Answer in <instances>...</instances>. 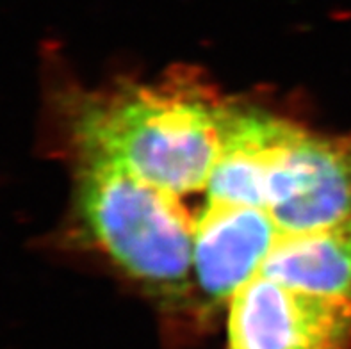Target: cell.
Instances as JSON below:
<instances>
[{"mask_svg":"<svg viewBox=\"0 0 351 349\" xmlns=\"http://www.w3.org/2000/svg\"><path fill=\"white\" fill-rule=\"evenodd\" d=\"M232 106L193 77L58 97L56 116L77 155L114 160L154 186L187 195L205 187Z\"/></svg>","mask_w":351,"mask_h":349,"instance_id":"obj_1","label":"cell"},{"mask_svg":"<svg viewBox=\"0 0 351 349\" xmlns=\"http://www.w3.org/2000/svg\"><path fill=\"white\" fill-rule=\"evenodd\" d=\"M73 207L91 241L134 280L160 292L186 287L196 223L175 193L114 160L77 155Z\"/></svg>","mask_w":351,"mask_h":349,"instance_id":"obj_2","label":"cell"},{"mask_svg":"<svg viewBox=\"0 0 351 349\" xmlns=\"http://www.w3.org/2000/svg\"><path fill=\"white\" fill-rule=\"evenodd\" d=\"M227 349H351V298L257 274L228 300Z\"/></svg>","mask_w":351,"mask_h":349,"instance_id":"obj_3","label":"cell"},{"mask_svg":"<svg viewBox=\"0 0 351 349\" xmlns=\"http://www.w3.org/2000/svg\"><path fill=\"white\" fill-rule=\"evenodd\" d=\"M267 213L284 234H303L351 217V132H305L269 186Z\"/></svg>","mask_w":351,"mask_h":349,"instance_id":"obj_4","label":"cell"},{"mask_svg":"<svg viewBox=\"0 0 351 349\" xmlns=\"http://www.w3.org/2000/svg\"><path fill=\"white\" fill-rule=\"evenodd\" d=\"M282 235L266 208L207 202L196 221L193 250L202 291L210 300H230L261 273Z\"/></svg>","mask_w":351,"mask_h":349,"instance_id":"obj_5","label":"cell"},{"mask_svg":"<svg viewBox=\"0 0 351 349\" xmlns=\"http://www.w3.org/2000/svg\"><path fill=\"white\" fill-rule=\"evenodd\" d=\"M305 132L289 119L232 107L218 160L205 184L207 202L267 208L273 177Z\"/></svg>","mask_w":351,"mask_h":349,"instance_id":"obj_6","label":"cell"},{"mask_svg":"<svg viewBox=\"0 0 351 349\" xmlns=\"http://www.w3.org/2000/svg\"><path fill=\"white\" fill-rule=\"evenodd\" d=\"M258 274L305 289L351 298V217L303 234H284Z\"/></svg>","mask_w":351,"mask_h":349,"instance_id":"obj_7","label":"cell"}]
</instances>
